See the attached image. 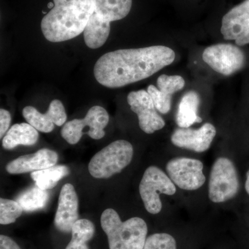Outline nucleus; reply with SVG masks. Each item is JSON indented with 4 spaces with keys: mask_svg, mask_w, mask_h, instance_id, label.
<instances>
[{
    "mask_svg": "<svg viewBox=\"0 0 249 249\" xmlns=\"http://www.w3.org/2000/svg\"><path fill=\"white\" fill-rule=\"evenodd\" d=\"M0 249H21L18 244L8 236L0 235Z\"/></svg>",
    "mask_w": 249,
    "mask_h": 249,
    "instance_id": "27",
    "label": "nucleus"
},
{
    "mask_svg": "<svg viewBox=\"0 0 249 249\" xmlns=\"http://www.w3.org/2000/svg\"><path fill=\"white\" fill-rule=\"evenodd\" d=\"M39 133L29 124H15L8 131L2 140V146L6 150H12L18 145H34L37 142Z\"/></svg>",
    "mask_w": 249,
    "mask_h": 249,
    "instance_id": "19",
    "label": "nucleus"
},
{
    "mask_svg": "<svg viewBox=\"0 0 249 249\" xmlns=\"http://www.w3.org/2000/svg\"><path fill=\"white\" fill-rule=\"evenodd\" d=\"M22 206L17 201L11 199H0V224L8 225L16 222L18 218L22 215Z\"/></svg>",
    "mask_w": 249,
    "mask_h": 249,
    "instance_id": "24",
    "label": "nucleus"
},
{
    "mask_svg": "<svg viewBox=\"0 0 249 249\" xmlns=\"http://www.w3.org/2000/svg\"><path fill=\"white\" fill-rule=\"evenodd\" d=\"M11 122V116L9 111L4 109H0V137L2 138L3 135L9 129Z\"/></svg>",
    "mask_w": 249,
    "mask_h": 249,
    "instance_id": "26",
    "label": "nucleus"
},
{
    "mask_svg": "<svg viewBox=\"0 0 249 249\" xmlns=\"http://www.w3.org/2000/svg\"><path fill=\"white\" fill-rule=\"evenodd\" d=\"M200 105V97L197 92L190 91L183 95L176 115L178 127L188 128L193 124L201 123L202 119L198 116V108Z\"/></svg>",
    "mask_w": 249,
    "mask_h": 249,
    "instance_id": "18",
    "label": "nucleus"
},
{
    "mask_svg": "<svg viewBox=\"0 0 249 249\" xmlns=\"http://www.w3.org/2000/svg\"><path fill=\"white\" fill-rule=\"evenodd\" d=\"M245 189L247 193L249 195V170L247 173V181L245 183Z\"/></svg>",
    "mask_w": 249,
    "mask_h": 249,
    "instance_id": "28",
    "label": "nucleus"
},
{
    "mask_svg": "<svg viewBox=\"0 0 249 249\" xmlns=\"http://www.w3.org/2000/svg\"><path fill=\"white\" fill-rule=\"evenodd\" d=\"M142 249H177L176 240L170 234H153L147 237Z\"/></svg>",
    "mask_w": 249,
    "mask_h": 249,
    "instance_id": "25",
    "label": "nucleus"
},
{
    "mask_svg": "<svg viewBox=\"0 0 249 249\" xmlns=\"http://www.w3.org/2000/svg\"><path fill=\"white\" fill-rule=\"evenodd\" d=\"M22 114L28 124L44 133L52 132L55 128V124L62 126L67 119L63 104L57 99L51 102L45 114H42L32 106H27L23 109Z\"/></svg>",
    "mask_w": 249,
    "mask_h": 249,
    "instance_id": "14",
    "label": "nucleus"
},
{
    "mask_svg": "<svg viewBox=\"0 0 249 249\" xmlns=\"http://www.w3.org/2000/svg\"><path fill=\"white\" fill-rule=\"evenodd\" d=\"M54 6H55V5H54V3L49 2L48 4V8L49 9L52 10L54 7Z\"/></svg>",
    "mask_w": 249,
    "mask_h": 249,
    "instance_id": "29",
    "label": "nucleus"
},
{
    "mask_svg": "<svg viewBox=\"0 0 249 249\" xmlns=\"http://www.w3.org/2000/svg\"><path fill=\"white\" fill-rule=\"evenodd\" d=\"M216 135L213 124L206 123L198 129L182 128L175 129L171 136L173 145L181 148L203 152L209 150Z\"/></svg>",
    "mask_w": 249,
    "mask_h": 249,
    "instance_id": "12",
    "label": "nucleus"
},
{
    "mask_svg": "<svg viewBox=\"0 0 249 249\" xmlns=\"http://www.w3.org/2000/svg\"><path fill=\"white\" fill-rule=\"evenodd\" d=\"M58 155L49 149H41L31 155H23L11 160L6 165V171L11 175H18L37 171L56 164Z\"/></svg>",
    "mask_w": 249,
    "mask_h": 249,
    "instance_id": "16",
    "label": "nucleus"
},
{
    "mask_svg": "<svg viewBox=\"0 0 249 249\" xmlns=\"http://www.w3.org/2000/svg\"><path fill=\"white\" fill-rule=\"evenodd\" d=\"M54 7L41 22L47 40L64 42L74 38L85 30L94 11L93 0H53Z\"/></svg>",
    "mask_w": 249,
    "mask_h": 249,
    "instance_id": "2",
    "label": "nucleus"
},
{
    "mask_svg": "<svg viewBox=\"0 0 249 249\" xmlns=\"http://www.w3.org/2000/svg\"><path fill=\"white\" fill-rule=\"evenodd\" d=\"M240 188L238 175L232 160L219 157L214 161L210 175L209 196L214 203L231 199Z\"/></svg>",
    "mask_w": 249,
    "mask_h": 249,
    "instance_id": "5",
    "label": "nucleus"
},
{
    "mask_svg": "<svg viewBox=\"0 0 249 249\" xmlns=\"http://www.w3.org/2000/svg\"><path fill=\"white\" fill-rule=\"evenodd\" d=\"M103 230L107 236L109 249H142L147 239L146 223L140 217L122 222L115 210L103 211L101 217Z\"/></svg>",
    "mask_w": 249,
    "mask_h": 249,
    "instance_id": "3",
    "label": "nucleus"
},
{
    "mask_svg": "<svg viewBox=\"0 0 249 249\" xmlns=\"http://www.w3.org/2000/svg\"><path fill=\"white\" fill-rule=\"evenodd\" d=\"M70 174V169L66 165H53L46 169L32 172L31 178L36 182V186L42 190L52 189L56 186L58 181Z\"/></svg>",
    "mask_w": 249,
    "mask_h": 249,
    "instance_id": "21",
    "label": "nucleus"
},
{
    "mask_svg": "<svg viewBox=\"0 0 249 249\" xmlns=\"http://www.w3.org/2000/svg\"><path fill=\"white\" fill-rule=\"evenodd\" d=\"M177 192L175 183L163 170L150 166L143 174L139 193L145 209L150 214L160 213L162 209L160 194L173 196Z\"/></svg>",
    "mask_w": 249,
    "mask_h": 249,
    "instance_id": "6",
    "label": "nucleus"
},
{
    "mask_svg": "<svg viewBox=\"0 0 249 249\" xmlns=\"http://www.w3.org/2000/svg\"><path fill=\"white\" fill-rule=\"evenodd\" d=\"M107 111L101 106L90 108L83 119H74L65 124L61 129L62 138L71 145L78 143L83 134L98 140L106 135L104 129L109 124Z\"/></svg>",
    "mask_w": 249,
    "mask_h": 249,
    "instance_id": "7",
    "label": "nucleus"
},
{
    "mask_svg": "<svg viewBox=\"0 0 249 249\" xmlns=\"http://www.w3.org/2000/svg\"><path fill=\"white\" fill-rule=\"evenodd\" d=\"M221 33L225 40H234L238 46L249 44V0L224 15Z\"/></svg>",
    "mask_w": 249,
    "mask_h": 249,
    "instance_id": "11",
    "label": "nucleus"
},
{
    "mask_svg": "<svg viewBox=\"0 0 249 249\" xmlns=\"http://www.w3.org/2000/svg\"><path fill=\"white\" fill-rule=\"evenodd\" d=\"M110 33V23L101 21L93 13L83 31L85 44L90 49H96L102 47Z\"/></svg>",
    "mask_w": 249,
    "mask_h": 249,
    "instance_id": "20",
    "label": "nucleus"
},
{
    "mask_svg": "<svg viewBox=\"0 0 249 249\" xmlns=\"http://www.w3.org/2000/svg\"><path fill=\"white\" fill-rule=\"evenodd\" d=\"M204 165L194 159L178 157L169 160L166 171L173 182L181 189L196 191L206 181L203 173Z\"/></svg>",
    "mask_w": 249,
    "mask_h": 249,
    "instance_id": "9",
    "label": "nucleus"
},
{
    "mask_svg": "<svg viewBox=\"0 0 249 249\" xmlns=\"http://www.w3.org/2000/svg\"><path fill=\"white\" fill-rule=\"evenodd\" d=\"M203 60L214 71L224 76H231L245 66V53L231 44H217L205 49Z\"/></svg>",
    "mask_w": 249,
    "mask_h": 249,
    "instance_id": "8",
    "label": "nucleus"
},
{
    "mask_svg": "<svg viewBox=\"0 0 249 249\" xmlns=\"http://www.w3.org/2000/svg\"><path fill=\"white\" fill-rule=\"evenodd\" d=\"M93 13L101 21L108 23L124 19L132 5V0H93Z\"/></svg>",
    "mask_w": 249,
    "mask_h": 249,
    "instance_id": "17",
    "label": "nucleus"
},
{
    "mask_svg": "<svg viewBox=\"0 0 249 249\" xmlns=\"http://www.w3.org/2000/svg\"><path fill=\"white\" fill-rule=\"evenodd\" d=\"M175 59V52L165 46L119 49L98 59L93 73L103 86L122 88L149 78L171 65Z\"/></svg>",
    "mask_w": 249,
    "mask_h": 249,
    "instance_id": "1",
    "label": "nucleus"
},
{
    "mask_svg": "<svg viewBox=\"0 0 249 249\" xmlns=\"http://www.w3.org/2000/svg\"><path fill=\"white\" fill-rule=\"evenodd\" d=\"M157 85V87L149 85L147 91L152 98L156 109L165 114L171 109L172 96L184 88L185 80L180 76L163 74L159 77Z\"/></svg>",
    "mask_w": 249,
    "mask_h": 249,
    "instance_id": "15",
    "label": "nucleus"
},
{
    "mask_svg": "<svg viewBox=\"0 0 249 249\" xmlns=\"http://www.w3.org/2000/svg\"><path fill=\"white\" fill-rule=\"evenodd\" d=\"M133 154V147L127 141L112 142L91 158L88 166L90 175L96 178H110L131 163Z\"/></svg>",
    "mask_w": 249,
    "mask_h": 249,
    "instance_id": "4",
    "label": "nucleus"
},
{
    "mask_svg": "<svg viewBox=\"0 0 249 249\" xmlns=\"http://www.w3.org/2000/svg\"><path fill=\"white\" fill-rule=\"evenodd\" d=\"M49 199V193L37 186L29 188L22 192L18 196L16 201L27 212L44 209Z\"/></svg>",
    "mask_w": 249,
    "mask_h": 249,
    "instance_id": "23",
    "label": "nucleus"
},
{
    "mask_svg": "<svg viewBox=\"0 0 249 249\" xmlns=\"http://www.w3.org/2000/svg\"><path fill=\"white\" fill-rule=\"evenodd\" d=\"M78 206V196L74 186L71 183L64 185L54 219V225L59 231L65 233L71 232L72 227L79 217Z\"/></svg>",
    "mask_w": 249,
    "mask_h": 249,
    "instance_id": "13",
    "label": "nucleus"
},
{
    "mask_svg": "<svg viewBox=\"0 0 249 249\" xmlns=\"http://www.w3.org/2000/svg\"><path fill=\"white\" fill-rule=\"evenodd\" d=\"M132 111L137 114L140 128L147 134H153L164 127L163 118L157 113L152 98L144 89L131 91L127 98Z\"/></svg>",
    "mask_w": 249,
    "mask_h": 249,
    "instance_id": "10",
    "label": "nucleus"
},
{
    "mask_svg": "<svg viewBox=\"0 0 249 249\" xmlns=\"http://www.w3.org/2000/svg\"><path fill=\"white\" fill-rule=\"evenodd\" d=\"M71 240L65 249H89L88 242L95 234V226L86 219H78L71 229Z\"/></svg>",
    "mask_w": 249,
    "mask_h": 249,
    "instance_id": "22",
    "label": "nucleus"
}]
</instances>
